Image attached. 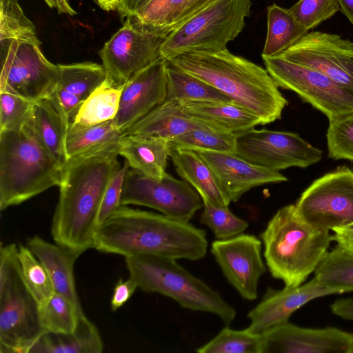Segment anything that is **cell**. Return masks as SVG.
Segmentation results:
<instances>
[{"instance_id": "cell-1", "label": "cell", "mask_w": 353, "mask_h": 353, "mask_svg": "<svg viewBox=\"0 0 353 353\" xmlns=\"http://www.w3.org/2000/svg\"><path fill=\"white\" fill-rule=\"evenodd\" d=\"M117 146L70 158L63 166L51 226L56 243L81 254L92 248L105 191L121 167Z\"/></svg>"}, {"instance_id": "cell-2", "label": "cell", "mask_w": 353, "mask_h": 353, "mask_svg": "<svg viewBox=\"0 0 353 353\" xmlns=\"http://www.w3.org/2000/svg\"><path fill=\"white\" fill-rule=\"evenodd\" d=\"M208 245L205 230L190 222L120 205L98 227L92 248L125 258L154 254L197 261L205 256Z\"/></svg>"}, {"instance_id": "cell-3", "label": "cell", "mask_w": 353, "mask_h": 353, "mask_svg": "<svg viewBox=\"0 0 353 353\" xmlns=\"http://www.w3.org/2000/svg\"><path fill=\"white\" fill-rule=\"evenodd\" d=\"M168 61L219 90L258 117L261 125L281 119L288 105L266 69L228 49L190 52Z\"/></svg>"}, {"instance_id": "cell-4", "label": "cell", "mask_w": 353, "mask_h": 353, "mask_svg": "<svg viewBox=\"0 0 353 353\" xmlns=\"http://www.w3.org/2000/svg\"><path fill=\"white\" fill-rule=\"evenodd\" d=\"M265 264L285 286L303 284L328 252L332 234L308 223L295 205L279 209L261 234Z\"/></svg>"}, {"instance_id": "cell-5", "label": "cell", "mask_w": 353, "mask_h": 353, "mask_svg": "<svg viewBox=\"0 0 353 353\" xmlns=\"http://www.w3.org/2000/svg\"><path fill=\"white\" fill-rule=\"evenodd\" d=\"M61 170L32 122L18 131L0 132V210L58 185Z\"/></svg>"}, {"instance_id": "cell-6", "label": "cell", "mask_w": 353, "mask_h": 353, "mask_svg": "<svg viewBox=\"0 0 353 353\" xmlns=\"http://www.w3.org/2000/svg\"><path fill=\"white\" fill-rule=\"evenodd\" d=\"M125 259L129 276L141 290L170 298L183 308L216 315L225 325L234 320L236 310L176 259L154 254Z\"/></svg>"}, {"instance_id": "cell-7", "label": "cell", "mask_w": 353, "mask_h": 353, "mask_svg": "<svg viewBox=\"0 0 353 353\" xmlns=\"http://www.w3.org/2000/svg\"><path fill=\"white\" fill-rule=\"evenodd\" d=\"M252 0H215L179 25L163 42L161 57L170 61L194 51L218 52L243 30Z\"/></svg>"}, {"instance_id": "cell-8", "label": "cell", "mask_w": 353, "mask_h": 353, "mask_svg": "<svg viewBox=\"0 0 353 353\" xmlns=\"http://www.w3.org/2000/svg\"><path fill=\"white\" fill-rule=\"evenodd\" d=\"M0 44V91L34 103L49 98L58 82V65L46 58L38 44L17 40H1Z\"/></svg>"}, {"instance_id": "cell-9", "label": "cell", "mask_w": 353, "mask_h": 353, "mask_svg": "<svg viewBox=\"0 0 353 353\" xmlns=\"http://www.w3.org/2000/svg\"><path fill=\"white\" fill-rule=\"evenodd\" d=\"M262 58L266 70L278 87L296 93L329 120L353 113V88L280 57Z\"/></svg>"}, {"instance_id": "cell-10", "label": "cell", "mask_w": 353, "mask_h": 353, "mask_svg": "<svg viewBox=\"0 0 353 353\" xmlns=\"http://www.w3.org/2000/svg\"><path fill=\"white\" fill-rule=\"evenodd\" d=\"M135 205L152 208L170 218L189 222L203 206L199 193L186 181L168 173L156 179L134 169L126 173L121 205Z\"/></svg>"}, {"instance_id": "cell-11", "label": "cell", "mask_w": 353, "mask_h": 353, "mask_svg": "<svg viewBox=\"0 0 353 353\" xmlns=\"http://www.w3.org/2000/svg\"><path fill=\"white\" fill-rule=\"evenodd\" d=\"M295 207L303 219L326 231L353 223V171L341 166L317 179Z\"/></svg>"}, {"instance_id": "cell-12", "label": "cell", "mask_w": 353, "mask_h": 353, "mask_svg": "<svg viewBox=\"0 0 353 353\" xmlns=\"http://www.w3.org/2000/svg\"><path fill=\"white\" fill-rule=\"evenodd\" d=\"M234 154L256 165L279 172L318 163L322 151L298 134L254 128L236 136Z\"/></svg>"}, {"instance_id": "cell-13", "label": "cell", "mask_w": 353, "mask_h": 353, "mask_svg": "<svg viewBox=\"0 0 353 353\" xmlns=\"http://www.w3.org/2000/svg\"><path fill=\"white\" fill-rule=\"evenodd\" d=\"M166 37L142 28L130 17L99 52L106 79L114 87H122L136 74L162 58L161 46Z\"/></svg>"}, {"instance_id": "cell-14", "label": "cell", "mask_w": 353, "mask_h": 353, "mask_svg": "<svg viewBox=\"0 0 353 353\" xmlns=\"http://www.w3.org/2000/svg\"><path fill=\"white\" fill-rule=\"evenodd\" d=\"M38 305L23 279L0 288V352L27 353L43 336Z\"/></svg>"}, {"instance_id": "cell-15", "label": "cell", "mask_w": 353, "mask_h": 353, "mask_svg": "<svg viewBox=\"0 0 353 353\" xmlns=\"http://www.w3.org/2000/svg\"><path fill=\"white\" fill-rule=\"evenodd\" d=\"M278 57L316 70L353 88V42L337 34L308 32Z\"/></svg>"}, {"instance_id": "cell-16", "label": "cell", "mask_w": 353, "mask_h": 353, "mask_svg": "<svg viewBox=\"0 0 353 353\" xmlns=\"http://www.w3.org/2000/svg\"><path fill=\"white\" fill-rule=\"evenodd\" d=\"M261 250L262 241L259 238L243 233L212 243L211 253L216 262L243 299L254 301L258 296L259 280L267 270Z\"/></svg>"}, {"instance_id": "cell-17", "label": "cell", "mask_w": 353, "mask_h": 353, "mask_svg": "<svg viewBox=\"0 0 353 353\" xmlns=\"http://www.w3.org/2000/svg\"><path fill=\"white\" fill-rule=\"evenodd\" d=\"M262 334L263 353H353V333L335 327L307 328L288 321Z\"/></svg>"}, {"instance_id": "cell-18", "label": "cell", "mask_w": 353, "mask_h": 353, "mask_svg": "<svg viewBox=\"0 0 353 353\" xmlns=\"http://www.w3.org/2000/svg\"><path fill=\"white\" fill-rule=\"evenodd\" d=\"M167 66L168 61L160 58L122 86L119 110L114 119L122 133L166 101Z\"/></svg>"}, {"instance_id": "cell-19", "label": "cell", "mask_w": 353, "mask_h": 353, "mask_svg": "<svg viewBox=\"0 0 353 353\" xmlns=\"http://www.w3.org/2000/svg\"><path fill=\"white\" fill-rule=\"evenodd\" d=\"M339 292L319 282L314 276L296 287L285 286L281 290L269 288L261 301L248 313V328L261 334L289 321L292 314L310 301Z\"/></svg>"}, {"instance_id": "cell-20", "label": "cell", "mask_w": 353, "mask_h": 353, "mask_svg": "<svg viewBox=\"0 0 353 353\" xmlns=\"http://www.w3.org/2000/svg\"><path fill=\"white\" fill-rule=\"evenodd\" d=\"M197 153L211 168L229 204L253 188L288 181L280 172L252 164L234 153Z\"/></svg>"}, {"instance_id": "cell-21", "label": "cell", "mask_w": 353, "mask_h": 353, "mask_svg": "<svg viewBox=\"0 0 353 353\" xmlns=\"http://www.w3.org/2000/svg\"><path fill=\"white\" fill-rule=\"evenodd\" d=\"M57 65L59 79L49 99L68 127L83 102L103 83L106 74L102 64L90 61Z\"/></svg>"}, {"instance_id": "cell-22", "label": "cell", "mask_w": 353, "mask_h": 353, "mask_svg": "<svg viewBox=\"0 0 353 353\" xmlns=\"http://www.w3.org/2000/svg\"><path fill=\"white\" fill-rule=\"evenodd\" d=\"M27 246L44 266L54 292L69 299L83 312L74 276V262L81 254L56 243H50L39 236L28 238Z\"/></svg>"}, {"instance_id": "cell-23", "label": "cell", "mask_w": 353, "mask_h": 353, "mask_svg": "<svg viewBox=\"0 0 353 353\" xmlns=\"http://www.w3.org/2000/svg\"><path fill=\"white\" fill-rule=\"evenodd\" d=\"M175 100L190 115L216 131L236 136L261 125L258 117L232 102Z\"/></svg>"}, {"instance_id": "cell-24", "label": "cell", "mask_w": 353, "mask_h": 353, "mask_svg": "<svg viewBox=\"0 0 353 353\" xmlns=\"http://www.w3.org/2000/svg\"><path fill=\"white\" fill-rule=\"evenodd\" d=\"M199 128L211 129L186 112L176 100L172 99L157 106L123 134L171 140Z\"/></svg>"}, {"instance_id": "cell-25", "label": "cell", "mask_w": 353, "mask_h": 353, "mask_svg": "<svg viewBox=\"0 0 353 353\" xmlns=\"http://www.w3.org/2000/svg\"><path fill=\"white\" fill-rule=\"evenodd\" d=\"M170 152L169 140L161 137L122 134L117 146L130 168L156 179L165 173Z\"/></svg>"}, {"instance_id": "cell-26", "label": "cell", "mask_w": 353, "mask_h": 353, "mask_svg": "<svg viewBox=\"0 0 353 353\" xmlns=\"http://www.w3.org/2000/svg\"><path fill=\"white\" fill-rule=\"evenodd\" d=\"M170 157L179 176L199 193L203 202L221 207L229 206L215 175L196 152L172 150Z\"/></svg>"}, {"instance_id": "cell-27", "label": "cell", "mask_w": 353, "mask_h": 353, "mask_svg": "<svg viewBox=\"0 0 353 353\" xmlns=\"http://www.w3.org/2000/svg\"><path fill=\"white\" fill-rule=\"evenodd\" d=\"M103 349V343L97 327L84 314L79 316L72 333H45L29 352L100 353Z\"/></svg>"}, {"instance_id": "cell-28", "label": "cell", "mask_w": 353, "mask_h": 353, "mask_svg": "<svg viewBox=\"0 0 353 353\" xmlns=\"http://www.w3.org/2000/svg\"><path fill=\"white\" fill-rule=\"evenodd\" d=\"M32 124L40 141L63 168L68 161V127L49 98L34 103Z\"/></svg>"}, {"instance_id": "cell-29", "label": "cell", "mask_w": 353, "mask_h": 353, "mask_svg": "<svg viewBox=\"0 0 353 353\" xmlns=\"http://www.w3.org/2000/svg\"><path fill=\"white\" fill-rule=\"evenodd\" d=\"M267 10V34L261 57H272L287 50L309 31L288 9L274 3Z\"/></svg>"}, {"instance_id": "cell-30", "label": "cell", "mask_w": 353, "mask_h": 353, "mask_svg": "<svg viewBox=\"0 0 353 353\" xmlns=\"http://www.w3.org/2000/svg\"><path fill=\"white\" fill-rule=\"evenodd\" d=\"M188 7V0H150L129 17L142 28L167 37L183 23Z\"/></svg>"}, {"instance_id": "cell-31", "label": "cell", "mask_w": 353, "mask_h": 353, "mask_svg": "<svg viewBox=\"0 0 353 353\" xmlns=\"http://www.w3.org/2000/svg\"><path fill=\"white\" fill-rule=\"evenodd\" d=\"M121 90L122 87L104 81L81 105L68 130L113 120L119 110Z\"/></svg>"}, {"instance_id": "cell-32", "label": "cell", "mask_w": 353, "mask_h": 353, "mask_svg": "<svg viewBox=\"0 0 353 353\" xmlns=\"http://www.w3.org/2000/svg\"><path fill=\"white\" fill-rule=\"evenodd\" d=\"M122 134L115 125L114 119L68 130L65 140L68 159L117 147Z\"/></svg>"}, {"instance_id": "cell-33", "label": "cell", "mask_w": 353, "mask_h": 353, "mask_svg": "<svg viewBox=\"0 0 353 353\" xmlns=\"http://www.w3.org/2000/svg\"><path fill=\"white\" fill-rule=\"evenodd\" d=\"M232 102L219 90L168 61L166 100ZM233 103V102H232Z\"/></svg>"}, {"instance_id": "cell-34", "label": "cell", "mask_w": 353, "mask_h": 353, "mask_svg": "<svg viewBox=\"0 0 353 353\" xmlns=\"http://www.w3.org/2000/svg\"><path fill=\"white\" fill-rule=\"evenodd\" d=\"M314 273L319 282L339 294L353 292V254L338 245L327 252Z\"/></svg>"}, {"instance_id": "cell-35", "label": "cell", "mask_w": 353, "mask_h": 353, "mask_svg": "<svg viewBox=\"0 0 353 353\" xmlns=\"http://www.w3.org/2000/svg\"><path fill=\"white\" fill-rule=\"evenodd\" d=\"M38 311L45 332L60 334L72 333L79 316L84 315L69 299L57 292L45 303L38 306Z\"/></svg>"}, {"instance_id": "cell-36", "label": "cell", "mask_w": 353, "mask_h": 353, "mask_svg": "<svg viewBox=\"0 0 353 353\" xmlns=\"http://www.w3.org/2000/svg\"><path fill=\"white\" fill-rule=\"evenodd\" d=\"M196 351L199 353H263V334L254 333L248 327L234 330L226 325Z\"/></svg>"}, {"instance_id": "cell-37", "label": "cell", "mask_w": 353, "mask_h": 353, "mask_svg": "<svg viewBox=\"0 0 353 353\" xmlns=\"http://www.w3.org/2000/svg\"><path fill=\"white\" fill-rule=\"evenodd\" d=\"M236 135L212 129H195L169 140L170 150L234 153Z\"/></svg>"}, {"instance_id": "cell-38", "label": "cell", "mask_w": 353, "mask_h": 353, "mask_svg": "<svg viewBox=\"0 0 353 353\" xmlns=\"http://www.w3.org/2000/svg\"><path fill=\"white\" fill-rule=\"evenodd\" d=\"M18 259L23 283L40 306L55 292L48 272L27 245H18Z\"/></svg>"}, {"instance_id": "cell-39", "label": "cell", "mask_w": 353, "mask_h": 353, "mask_svg": "<svg viewBox=\"0 0 353 353\" xmlns=\"http://www.w3.org/2000/svg\"><path fill=\"white\" fill-rule=\"evenodd\" d=\"M17 40L41 46L35 26L25 15L18 0H0V41Z\"/></svg>"}, {"instance_id": "cell-40", "label": "cell", "mask_w": 353, "mask_h": 353, "mask_svg": "<svg viewBox=\"0 0 353 353\" xmlns=\"http://www.w3.org/2000/svg\"><path fill=\"white\" fill-rule=\"evenodd\" d=\"M201 223L207 225L219 240H225L242 234L248 227L243 219L234 214L227 207L203 202Z\"/></svg>"}, {"instance_id": "cell-41", "label": "cell", "mask_w": 353, "mask_h": 353, "mask_svg": "<svg viewBox=\"0 0 353 353\" xmlns=\"http://www.w3.org/2000/svg\"><path fill=\"white\" fill-rule=\"evenodd\" d=\"M34 103L0 91V132L18 131L32 121Z\"/></svg>"}, {"instance_id": "cell-42", "label": "cell", "mask_w": 353, "mask_h": 353, "mask_svg": "<svg viewBox=\"0 0 353 353\" xmlns=\"http://www.w3.org/2000/svg\"><path fill=\"white\" fill-rule=\"evenodd\" d=\"M326 137L329 157L353 161V113L329 120Z\"/></svg>"}, {"instance_id": "cell-43", "label": "cell", "mask_w": 353, "mask_h": 353, "mask_svg": "<svg viewBox=\"0 0 353 353\" xmlns=\"http://www.w3.org/2000/svg\"><path fill=\"white\" fill-rule=\"evenodd\" d=\"M308 31L341 10L338 0H299L288 9Z\"/></svg>"}, {"instance_id": "cell-44", "label": "cell", "mask_w": 353, "mask_h": 353, "mask_svg": "<svg viewBox=\"0 0 353 353\" xmlns=\"http://www.w3.org/2000/svg\"><path fill=\"white\" fill-rule=\"evenodd\" d=\"M130 166L127 161L121 166L110 181L105 191L101 205L97 224L98 227L112 215L121 205L123 183Z\"/></svg>"}, {"instance_id": "cell-45", "label": "cell", "mask_w": 353, "mask_h": 353, "mask_svg": "<svg viewBox=\"0 0 353 353\" xmlns=\"http://www.w3.org/2000/svg\"><path fill=\"white\" fill-rule=\"evenodd\" d=\"M138 288L136 282L129 276L126 280L120 279L115 285L111 299V309L117 310L122 307Z\"/></svg>"}, {"instance_id": "cell-46", "label": "cell", "mask_w": 353, "mask_h": 353, "mask_svg": "<svg viewBox=\"0 0 353 353\" xmlns=\"http://www.w3.org/2000/svg\"><path fill=\"white\" fill-rule=\"evenodd\" d=\"M333 241L353 254V223L332 230Z\"/></svg>"}, {"instance_id": "cell-47", "label": "cell", "mask_w": 353, "mask_h": 353, "mask_svg": "<svg viewBox=\"0 0 353 353\" xmlns=\"http://www.w3.org/2000/svg\"><path fill=\"white\" fill-rule=\"evenodd\" d=\"M331 311L336 316L349 321H353V299H339L330 305Z\"/></svg>"}, {"instance_id": "cell-48", "label": "cell", "mask_w": 353, "mask_h": 353, "mask_svg": "<svg viewBox=\"0 0 353 353\" xmlns=\"http://www.w3.org/2000/svg\"><path fill=\"white\" fill-rule=\"evenodd\" d=\"M150 0H119L117 9L120 17L123 19L135 14Z\"/></svg>"}, {"instance_id": "cell-49", "label": "cell", "mask_w": 353, "mask_h": 353, "mask_svg": "<svg viewBox=\"0 0 353 353\" xmlns=\"http://www.w3.org/2000/svg\"><path fill=\"white\" fill-rule=\"evenodd\" d=\"M51 8L55 9L59 14L74 15L77 12L72 8L68 0H43Z\"/></svg>"}, {"instance_id": "cell-50", "label": "cell", "mask_w": 353, "mask_h": 353, "mask_svg": "<svg viewBox=\"0 0 353 353\" xmlns=\"http://www.w3.org/2000/svg\"><path fill=\"white\" fill-rule=\"evenodd\" d=\"M214 1L215 0H188V10L183 23Z\"/></svg>"}, {"instance_id": "cell-51", "label": "cell", "mask_w": 353, "mask_h": 353, "mask_svg": "<svg viewBox=\"0 0 353 353\" xmlns=\"http://www.w3.org/2000/svg\"><path fill=\"white\" fill-rule=\"evenodd\" d=\"M341 11L353 25V0H338Z\"/></svg>"}, {"instance_id": "cell-52", "label": "cell", "mask_w": 353, "mask_h": 353, "mask_svg": "<svg viewBox=\"0 0 353 353\" xmlns=\"http://www.w3.org/2000/svg\"><path fill=\"white\" fill-rule=\"evenodd\" d=\"M97 3L104 10H116L119 5V0H98Z\"/></svg>"}, {"instance_id": "cell-53", "label": "cell", "mask_w": 353, "mask_h": 353, "mask_svg": "<svg viewBox=\"0 0 353 353\" xmlns=\"http://www.w3.org/2000/svg\"><path fill=\"white\" fill-rule=\"evenodd\" d=\"M96 3H97L98 0H94Z\"/></svg>"}]
</instances>
